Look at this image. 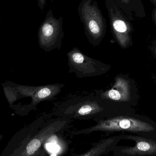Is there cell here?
Returning <instances> with one entry per match:
<instances>
[{
  "mask_svg": "<svg viewBox=\"0 0 156 156\" xmlns=\"http://www.w3.org/2000/svg\"><path fill=\"white\" fill-rule=\"evenodd\" d=\"M125 114L121 104L103 99L93 91L72 94L54 104L52 115L73 120L95 121Z\"/></svg>",
  "mask_w": 156,
  "mask_h": 156,
  "instance_id": "cell-1",
  "label": "cell"
},
{
  "mask_svg": "<svg viewBox=\"0 0 156 156\" xmlns=\"http://www.w3.org/2000/svg\"><path fill=\"white\" fill-rule=\"evenodd\" d=\"M94 122L96 124L94 125L72 131L70 135H88L97 132L109 133L122 132L156 139V123L146 118L131 116L125 114Z\"/></svg>",
  "mask_w": 156,
  "mask_h": 156,
  "instance_id": "cell-2",
  "label": "cell"
},
{
  "mask_svg": "<svg viewBox=\"0 0 156 156\" xmlns=\"http://www.w3.org/2000/svg\"><path fill=\"white\" fill-rule=\"evenodd\" d=\"M78 13L88 41L93 46H99L105 36L107 25L98 3L95 0H81Z\"/></svg>",
  "mask_w": 156,
  "mask_h": 156,
  "instance_id": "cell-3",
  "label": "cell"
},
{
  "mask_svg": "<svg viewBox=\"0 0 156 156\" xmlns=\"http://www.w3.org/2000/svg\"><path fill=\"white\" fill-rule=\"evenodd\" d=\"M67 56L69 73L79 79L102 76L111 69L110 65L88 56L76 47L69 51Z\"/></svg>",
  "mask_w": 156,
  "mask_h": 156,
  "instance_id": "cell-4",
  "label": "cell"
},
{
  "mask_svg": "<svg viewBox=\"0 0 156 156\" xmlns=\"http://www.w3.org/2000/svg\"><path fill=\"white\" fill-rule=\"evenodd\" d=\"M64 36L63 18H56L53 11L48 10L38 30L39 46L47 52L60 49Z\"/></svg>",
  "mask_w": 156,
  "mask_h": 156,
  "instance_id": "cell-5",
  "label": "cell"
},
{
  "mask_svg": "<svg viewBox=\"0 0 156 156\" xmlns=\"http://www.w3.org/2000/svg\"><path fill=\"white\" fill-rule=\"evenodd\" d=\"M111 30L119 45L126 48L132 42L131 21L114 0H105Z\"/></svg>",
  "mask_w": 156,
  "mask_h": 156,
  "instance_id": "cell-6",
  "label": "cell"
},
{
  "mask_svg": "<svg viewBox=\"0 0 156 156\" xmlns=\"http://www.w3.org/2000/svg\"><path fill=\"white\" fill-rule=\"evenodd\" d=\"M121 135L122 140L135 143L132 147L117 146L114 149L113 156H156V139L133 134Z\"/></svg>",
  "mask_w": 156,
  "mask_h": 156,
  "instance_id": "cell-7",
  "label": "cell"
},
{
  "mask_svg": "<svg viewBox=\"0 0 156 156\" xmlns=\"http://www.w3.org/2000/svg\"><path fill=\"white\" fill-rule=\"evenodd\" d=\"M131 90L129 81L123 76L119 75L115 77L114 83L111 88L93 91L103 99L122 104L131 100Z\"/></svg>",
  "mask_w": 156,
  "mask_h": 156,
  "instance_id": "cell-8",
  "label": "cell"
},
{
  "mask_svg": "<svg viewBox=\"0 0 156 156\" xmlns=\"http://www.w3.org/2000/svg\"><path fill=\"white\" fill-rule=\"evenodd\" d=\"M65 86L63 83H53L37 87H30L27 93L33 97L34 105L43 101H52L58 95Z\"/></svg>",
  "mask_w": 156,
  "mask_h": 156,
  "instance_id": "cell-9",
  "label": "cell"
},
{
  "mask_svg": "<svg viewBox=\"0 0 156 156\" xmlns=\"http://www.w3.org/2000/svg\"><path fill=\"white\" fill-rule=\"evenodd\" d=\"M122 140L121 135L103 138L93 143L87 152L75 156H106L112 153Z\"/></svg>",
  "mask_w": 156,
  "mask_h": 156,
  "instance_id": "cell-10",
  "label": "cell"
},
{
  "mask_svg": "<svg viewBox=\"0 0 156 156\" xmlns=\"http://www.w3.org/2000/svg\"><path fill=\"white\" fill-rule=\"evenodd\" d=\"M132 21L135 18H143L146 16L142 0H114Z\"/></svg>",
  "mask_w": 156,
  "mask_h": 156,
  "instance_id": "cell-11",
  "label": "cell"
},
{
  "mask_svg": "<svg viewBox=\"0 0 156 156\" xmlns=\"http://www.w3.org/2000/svg\"><path fill=\"white\" fill-rule=\"evenodd\" d=\"M148 1L154 6V8L153 10L152 17L156 26V0H148Z\"/></svg>",
  "mask_w": 156,
  "mask_h": 156,
  "instance_id": "cell-12",
  "label": "cell"
},
{
  "mask_svg": "<svg viewBox=\"0 0 156 156\" xmlns=\"http://www.w3.org/2000/svg\"><path fill=\"white\" fill-rule=\"evenodd\" d=\"M37 5H38L39 9L41 11H43L46 4L48 0H37Z\"/></svg>",
  "mask_w": 156,
  "mask_h": 156,
  "instance_id": "cell-13",
  "label": "cell"
},
{
  "mask_svg": "<svg viewBox=\"0 0 156 156\" xmlns=\"http://www.w3.org/2000/svg\"><path fill=\"white\" fill-rule=\"evenodd\" d=\"M49 156H58V154L56 153H52L51 154H50Z\"/></svg>",
  "mask_w": 156,
  "mask_h": 156,
  "instance_id": "cell-14",
  "label": "cell"
},
{
  "mask_svg": "<svg viewBox=\"0 0 156 156\" xmlns=\"http://www.w3.org/2000/svg\"><path fill=\"white\" fill-rule=\"evenodd\" d=\"M155 53H156V47L155 49Z\"/></svg>",
  "mask_w": 156,
  "mask_h": 156,
  "instance_id": "cell-15",
  "label": "cell"
}]
</instances>
